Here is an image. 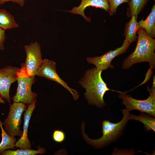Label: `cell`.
<instances>
[{
	"label": "cell",
	"mask_w": 155,
	"mask_h": 155,
	"mask_svg": "<svg viewBox=\"0 0 155 155\" xmlns=\"http://www.w3.org/2000/svg\"><path fill=\"white\" fill-rule=\"evenodd\" d=\"M140 28L143 29L146 34L151 38H155V4L151 8V12L145 20H141L138 22Z\"/></svg>",
	"instance_id": "14"
},
{
	"label": "cell",
	"mask_w": 155,
	"mask_h": 155,
	"mask_svg": "<svg viewBox=\"0 0 155 155\" xmlns=\"http://www.w3.org/2000/svg\"><path fill=\"white\" fill-rule=\"evenodd\" d=\"M130 44L125 39L120 47L113 50H111L100 56L88 57L86 60L88 63L94 65L97 69L102 71L109 68L113 69L114 66L111 64L112 60L116 57L126 53Z\"/></svg>",
	"instance_id": "8"
},
{
	"label": "cell",
	"mask_w": 155,
	"mask_h": 155,
	"mask_svg": "<svg viewBox=\"0 0 155 155\" xmlns=\"http://www.w3.org/2000/svg\"><path fill=\"white\" fill-rule=\"evenodd\" d=\"M137 41L134 51L122 63L124 69L131 67L138 63L148 62L151 70L155 69V39L148 36L144 30L139 29Z\"/></svg>",
	"instance_id": "2"
},
{
	"label": "cell",
	"mask_w": 155,
	"mask_h": 155,
	"mask_svg": "<svg viewBox=\"0 0 155 155\" xmlns=\"http://www.w3.org/2000/svg\"><path fill=\"white\" fill-rule=\"evenodd\" d=\"M3 102V100L1 98H0V102L2 103Z\"/></svg>",
	"instance_id": "24"
},
{
	"label": "cell",
	"mask_w": 155,
	"mask_h": 155,
	"mask_svg": "<svg viewBox=\"0 0 155 155\" xmlns=\"http://www.w3.org/2000/svg\"><path fill=\"white\" fill-rule=\"evenodd\" d=\"M14 17L4 9H0V28L5 31L18 27Z\"/></svg>",
	"instance_id": "15"
},
{
	"label": "cell",
	"mask_w": 155,
	"mask_h": 155,
	"mask_svg": "<svg viewBox=\"0 0 155 155\" xmlns=\"http://www.w3.org/2000/svg\"><path fill=\"white\" fill-rule=\"evenodd\" d=\"M150 0H130L126 11L127 16L131 17L132 15L137 16Z\"/></svg>",
	"instance_id": "17"
},
{
	"label": "cell",
	"mask_w": 155,
	"mask_h": 155,
	"mask_svg": "<svg viewBox=\"0 0 155 155\" xmlns=\"http://www.w3.org/2000/svg\"><path fill=\"white\" fill-rule=\"evenodd\" d=\"M27 108L26 104L22 102H14L10 105L8 116L3 124L5 131L11 137H21L23 132L20 127L21 117Z\"/></svg>",
	"instance_id": "6"
},
{
	"label": "cell",
	"mask_w": 155,
	"mask_h": 155,
	"mask_svg": "<svg viewBox=\"0 0 155 155\" xmlns=\"http://www.w3.org/2000/svg\"><path fill=\"white\" fill-rule=\"evenodd\" d=\"M131 18L129 21L125 24L123 35L125 39L130 44L137 38V34L140 28L137 21V17L132 15Z\"/></svg>",
	"instance_id": "13"
},
{
	"label": "cell",
	"mask_w": 155,
	"mask_h": 155,
	"mask_svg": "<svg viewBox=\"0 0 155 155\" xmlns=\"http://www.w3.org/2000/svg\"><path fill=\"white\" fill-rule=\"evenodd\" d=\"M152 86L150 88L149 86L147 90L150 95L145 100L136 99L131 96L126 94V92L120 94L118 97L122 100V103L125 106V110L129 112L133 110H137L155 117V79L153 78Z\"/></svg>",
	"instance_id": "4"
},
{
	"label": "cell",
	"mask_w": 155,
	"mask_h": 155,
	"mask_svg": "<svg viewBox=\"0 0 155 155\" xmlns=\"http://www.w3.org/2000/svg\"><path fill=\"white\" fill-rule=\"evenodd\" d=\"M102 71L96 67L88 69L79 82L80 84L86 90L85 96L89 104L100 108L106 105L103 97L107 91H111L120 94L124 92L109 88L102 78Z\"/></svg>",
	"instance_id": "1"
},
{
	"label": "cell",
	"mask_w": 155,
	"mask_h": 155,
	"mask_svg": "<svg viewBox=\"0 0 155 155\" xmlns=\"http://www.w3.org/2000/svg\"><path fill=\"white\" fill-rule=\"evenodd\" d=\"M155 117L145 114L144 113L141 112L140 114L138 116L129 113V119L138 121L144 125L145 129L147 131L152 130L155 131Z\"/></svg>",
	"instance_id": "16"
},
{
	"label": "cell",
	"mask_w": 155,
	"mask_h": 155,
	"mask_svg": "<svg viewBox=\"0 0 155 155\" xmlns=\"http://www.w3.org/2000/svg\"><path fill=\"white\" fill-rule=\"evenodd\" d=\"M9 1L18 3L21 7L23 6L25 3L24 0H0V5H2L5 2Z\"/></svg>",
	"instance_id": "23"
},
{
	"label": "cell",
	"mask_w": 155,
	"mask_h": 155,
	"mask_svg": "<svg viewBox=\"0 0 155 155\" xmlns=\"http://www.w3.org/2000/svg\"><path fill=\"white\" fill-rule=\"evenodd\" d=\"M56 63L47 59L43 60L42 63L36 75L54 81L62 85L69 91L72 95L75 100L78 98V92L70 88L57 74L56 69Z\"/></svg>",
	"instance_id": "9"
},
{
	"label": "cell",
	"mask_w": 155,
	"mask_h": 155,
	"mask_svg": "<svg viewBox=\"0 0 155 155\" xmlns=\"http://www.w3.org/2000/svg\"><path fill=\"white\" fill-rule=\"evenodd\" d=\"M89 6L102 9L107 12L109 8L108 0H81L80 4L78 6L74 7L71 10L65 11L73 14L80 15L86 22H91V18L86 16L84 13L85 9Z\"/></svg>",
	"instance_id": "11"
},
{
	"label": "cell",
	"mask_w": 155,
	"mask_h": 155,
	"mask_svg": "<svg viewBox=\"0 0 155 155\" xmlns=\"http://www.w3.org/2000/svg\"><path fill=\"white\" fill-rule=\"evenodd\" d=\"M109 5L108 13L110 16H113L117 12L118 7L124 3H128L130 0H108Z\"/></svg>",
	"instance_id": "20"
},
{
	"label": "cell",
	"mask_w": 155,
	"mask_h": 155,
	"mask_svg": "<svg viewBox=\"0 0 155 155\" xmlns=\"http://www.w3.org/2000/svg\"><path fill=\"white\" fill-rule=\"evenodd\" d=\"M36 100L28 105L24 114V123L23 131L21 138L15 144V147L21 149H31V144L28 137V129L30 121L32 112L36 106Z\"/></svg>",
	"instance_id": "12"
},
{
	"label": "cell",
	"mask_w": 155,
	"mask_h": 155,
	"mask_svg": "<svg viewBox=\"0 0 155 155\" xmlns=\"http://www.w3.org/2000/svg\"><path fill=\"white\" fill-rule=\"evenodd\" d=\"M65 135L63 131L57 130L54 131L53 135V140L55 142L61 143L63 142L65 140Z\"/></svg>",
	"instance_id": "21"
},
{
	"label": "cell",
	"mask_w": 155,
	"mask_h": 155,
	"mask_svg": "<svg viewBox=\"0 0 155 155\" xmlns=\"http://www.w3.org/2000/svg\"><path fill=\"white\" fill-rule=\"evenodd\" d=\"M18 87L17 92L13 98L15 102H22L28 105L36 100L37 94L32 91V86L34 77L30 78L26 74L24 66L22 64L18 74Z\"/></svg>",
	"instance_id": "5"
},
{
	"label": "cell",
	"mask_w": 155,
	"mask_h": 155,
	"mask_svg": "<svg viewBox=\"0 0 155 155\" xmlns=\"http://www.w3.org/2000/svg\"><path fill=\"white\" fill-rule=\"evenodd\" d=\"M0 127L1 130L2 140L0 143V154L6 150L13 149H15V144L16 139L15 137L9 135L5 131L3 127V123L0 118Z\"/></svg>",
	"instance_id": "18"
},
{
	"label": "cell",
	"mask_w": 155,
	"mask_h": 155,
	"mask_svg": "<svg viewBox=\"0 0 155 155\" xmlns=\"http://www.w3.org/2000/svg\"><path fill=\"white\" fill-rule=\"evenodd\" d=\"M46 152V149L43 148L39 147L37 150L31 149H18L16 150H5L1 155H35L43 154Z\"/></svg>",
	"instance_id": "19"
},
{
	"label": "cell",
	"mask_w": 155,
	"mask_h": 155,
	"mask_svg": "<svg viewBox=\"0 0 155 155\" xmlns=\"http://www.w3.org/2000/svg\"><path fill=\"white\" fill-rule=\"evenodd\" d=\"M5 31L0 28V49L1 50L5 49L3 44L6 38Z\"/></svg>",
	"instance_id": "22"
},
{
	"label": "cell",
	"mask_w": 155,
	"mask_h": 155,
	"mask_svg": "<svg viewBox=\"0 0 155 155\" xmlns=\"http://www.w3.org/2000/svg\"><path fill=\"white\" fill-rule=\"evenodd\" d=\"M20 68L7 66L0 69V96L11 105L9 95L11 84L17 80Z\"/></svg>",
	"instance_id": "10"
},
{
	"label": "cell",
	"mask_w": 155,
	"mask_h": 155,
	"mask_svg": "<svg viewBox=\"0 0 155 155\" xmlns=\"http://www.w3.org/2000/svg\"><path fill=\"white\" fill-rule=\"evenodd\" d=\"M122 110L123 117L119 122L114 123L107 120H104L102 121V135L97 139H91L86 134L84 131V124L83 121L81 126L82 132L84 139L87 143L96 148H99L110 145L120 138L129 120V112L125 109Z\"/></svg>",
	"instance_id": "3"
},
{
	"label": "cell",
	"mask_w": 155,
	"mask_h": 155,
	"mask_svg": "<svg viewBox=\"0 0 155 155\" xmlns=\"http://www.w3.org/2000/svg\"><path fill=\"white\" fill-rule=\"evenodd\" d=\"M24 48L26 54L25 63L23 64L27 75L30 78L34 77L42 62L40 44L36 41L26 45Z\"/></svg>",
	"instance_id": "7"
}]
</instances>
